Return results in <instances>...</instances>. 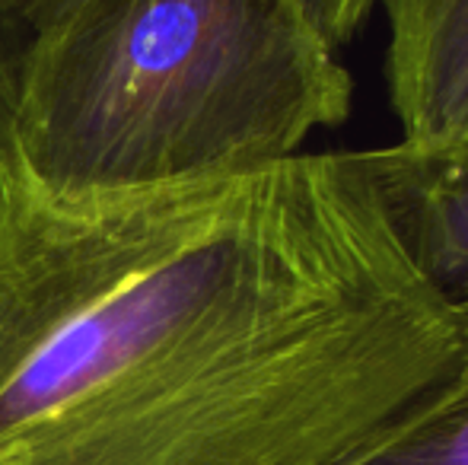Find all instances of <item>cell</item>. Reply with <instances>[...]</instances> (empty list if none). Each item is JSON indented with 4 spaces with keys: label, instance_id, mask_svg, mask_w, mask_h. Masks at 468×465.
I'll return each mask as SVG.
<instances>
[{
    "label": "cell",
    "instance_id": "1",
    "mask_svg": "<svg viewBox=\"0 0 468 465\" xmlns=\"http://www.w3.org/2000/svg\"><path fill=\"white\" fill-rule=\"evenodd\" d=\"M465 366L364 150L109 192L0 156V465H360Z\"/></svg>",
    "mask_w": 468,
    "mask_h": 465
},
{
    "label": "cell",
    "instance_id": "2",
    "mask_svg": "<svg viewBox=\"0 0 468 465\" xmlns=\"http://www.w3.org/2000/svg\"><path fill=\"white\" fill-rule=\"evenodd\" d=\"M351 109L303 0H77L26 38L6 150L55 192L144 188L287 160Z\"/></svg>",
    "mask_w": 468,
    "mask_h": 465
},
{
    "label": "cell",
    "instance_id": "3",
    "mask_svg": "<svg viewBox=\"0 0 468 465\" xmlns=\"http://www.w3.org/2000/svg\"><path fill=\"white\" fill-rule=\"evenodd\" d=\"M386 10V90L401 141L468 150V0H379Z\"/></svg>",
    "mask_w": 468,
    "mask_h": 465
},
{
    "label": "cell",
    "instance_id": "4",
    "mask_svg": "<svg viewBox=\"0 0 468 465\" xmlns=\"http://www.w3.org/2000/svg\"><path fill=\"white\" fill-rule=\"evenodd\" d=\"M388 217L418 271L452 303L468 300V150H364Z\"/></svg>",
    "mask_w": 468,
    "mask_h": 465
},
{
    "label": "cell",
    "instance_id": "5",
    "mask_svg": "<svg viewBox=\"0 0 468 465\" xmlns=\"http://www.w3.org/2000/svg\"><path fill=\"white\" fill-rule=\"evenodd\" d=\"M360 465H468V366L431 415Z\"/></svg>",
    "mask_w": 468,
    "mask_h": 465
},
{
    "label": "cell",
    "instance_id": "6",
    "mask_svg": "<svg viewBox=\"0 0 468 465\" xmlns=\"http://www.w3.org/2000/svg\"><path fill=\"white\" fill-rule=\"evenodd\" d=\"M29 29L19 19L16 6H0V156L10 147V118L16 100V68Z\"/></svg>",
    "mask_w": 468,
    "mask_h": 465
},
{
    "label": "cell",
    "instance_id": "7",
    "mask_svg": "<svg viewBox=\"0 0 468 465\" xmlns=\"http://www.w3.org/2000/svg\"><path fill=\"white\" fill-rule=\"evenodd\" d=\"M379 0H303L309 19L335 51L351 45Z\"/></svg>",
    "mask_w": 468,
    "mask_h": 465
},
{
    "label": "cell",
    "instance_id": "8",
    "mask_svg": "<svg viewBox=\"0 0 468 465\" xmlns=\"http://www.w3.org/2000/svg\"><path fill=\"white\" fill-rule=\"evenodd\" d=\"M77 0H16V10H19V19L29 32L42 29V26L55 23L58 16L74 6Z\"/></svg>",
    "mask_w": 468,
    "mask_h": 465
},
{
    "label": "cell",
    "instance_id": "9",
    "mask_svg": "<svg viewBox=\"0 0 468 465\" xmlns=\"http://www.w3.org/2000/svg\"><path fill=\"white\" fill-rule=\"evenodd\" d=\"M0 6H16V0H0Z\"/></svg>",
    "mask_w": 468,
    "mask_h": 465
},
{
    "label": "cell",
    "instance_id": "10",
    "mask_svg": "<svg viewBox=\"0 0 468 465\" xmlns=\"http://www.w3.org/2000/svg\"><path fill=\"white\" fill-rule=\"evenodd\" d=\"M459 310H463V312H465V319H468V300H465V303H459Z\"/></svg>",
    "mask_w": 468,
    "mask_h": 465
}]
</instances>
